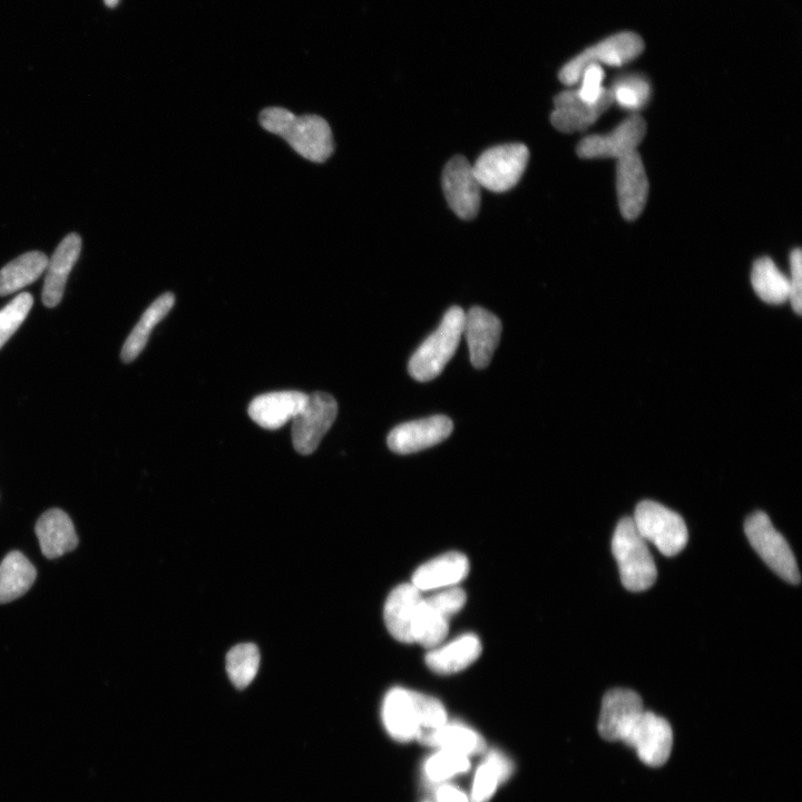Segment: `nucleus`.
Listing matches in <instances>:
<instances>
[{
	"label": "nucleus",
	"mask_w": 802,
	"mask_h": 802,
	"mask_svg": "<svg viewBox=\"0 0 802 802\" xmlns=\"http://www.w3.org/2000/svg\"><path fill=\"white\" fill-rule=\"evenodd\" d=\"M264 129L284 138L302 157L325 162L334 150L332 131L325 119L317 115L296 116L282 107L265 108L260 114Z\"/></svg>",
	"instance_id": "obj_1"
},
{
	"label": "nucleus",
	"mask_w": 802,
	"mask_h": 802,
	"mask_svg": "<svg viewBox=\"0 0 802 802\" xmlns=\"http://www.w3.org/2000/svg\"><path fill=\"white\" fill-rule=\"evenodd\" d=\"M464 311L451 306L439 326L419 345L409 361L410 375L420 382L437 378L454 354L463 331Z\"/></svg>",
	"instance_id": "obj_2"
},
{
	"label": "nucleus",
	"mask_w": 802,
	"mask_h": 802,
	"mask_svg": "<svg viewBox=\"0 0 802 802\" xmlns=\"http://www.w3.org/2000/svg\"><path fill=\"white\" fill-rule=\"evenodd\" d=\"M612 550L618 565L622 584L626 589L643 591L653 586L657 569L647 541L637 531L632 517H624L618 521L612 540Z\"/></svg>",
	"instance_id": "obj_3"
},
{
	"label": "nucleus",
	"mask_w": 802,
	"mask_h": 802,
	"mask_svg": "<svg viewBox=\"0 0 802 802\" xmlns=\"http://www.w3.org/2000/svg\"><path fill=\"white\" fill-rule=\"evenodd\" d=\"M632 519L640 536L665 556L677 555L687 544L688 532L683 518L656 501H640Z\"/></svg>",
	"instance_id": "obj_4"
},
{
	"label": "nucleus",
	"mask_w": 802,
	"mask_h": 802,
	"mask_svg": "<svg viewBox=\"0 0 802 802\" xmlns=\"http://www.w3.org/2000/svg\"><path fill=\"white\" fill-rule=\"evenodd\" d=\"M463 589L452 586L422 599L412 627L413 643L426 648L441 644L449 630V619L466 604Z\"/></svg>",
	"instance_id": "obj_5"
},
{
	"label": "nucleus",
	"mask_w": 802,
	"mask_h": 802,
	"mask_svg": "<svg viewBox=\"0 0 802 802\" xmlns=\"http://www.w3.org/2000/svg\"><path fill=\"white\" fill-rule=\"evenodd\" d=\"M744 531L751 546L775 574L791 584L800 583L793 551L766 514L755 511L750 515L745 520Z\"/></svg>",
	"instance_id": "obj_6"
},
{
	"label": "nucleus",
	"mask_w": 802,
	"mask_h": 802,
	"mask_svg": "<svg viewBox=\"0 0 802 802\" xmlns=\"http://www.w3.org/2000/svg\"><path fill=\"white\" fill-rule=\"evenodd\" d=\"M528 159L529 150L524 144H505L485 150L472 168L481 187L502 193L517 185Z\"/></svg>",
	"instance_id": "obj_7"
},
{
	"label": "nucleus",
	"mask_w": 802,
	"mask_h": 802,
	"mask_svg": "<svg viewBox=\"0 0 802 802\" xmlns=\"http://www.w3.org/2000/svg\"><path fill=\"white\" fill-rule=\"evenodd\" d=\"M644 42L634 32H619L600 42L587 48L573 60H570L559 72V78L565 85H574L579 81L584 69L589 65H606L612 67L623 66L642 53Z\"/></svg>",
	"instance_id": "obj_8"
},
{
	"label": "nucleus",
	"mask_w": 802,
	"mask_h": 802,
	"mask_svg": "<svg viewBox=\"0 0 802 802\" xmlns=\"http://www.w3.org/2000/svg\"><path fill=\"white\" fill-rule=\"evenodd\" d=\"M428 695L394 687L382 704V721L387 732L397 741L418 739L426 728Z\"/></svg>",
	"instance_id": "obj_9"
},
{
	"label": "nucleus",
	"mask_w": 802,
	"mask_h": 802,
	"mask_svg": "<svg viewBox=\"0 0 802 802\" xmlns=\"http://www.w3.org/2000/svg\"><path fill=\"white\" fill-rule=\"evenodd\" d=\"M338 414L335 399L325 392H314L293 418L292 442L294 449L304 456L313 453L324 434L330 430Z\"/></svg>",
	"instance_id": "obj_10"
},
{
	"label": "nucleus",
	"mask_w": 802,
	"mask_h": 802,
	"mask_svg": "<svg viewBox=\"0 0 802 802\" xmlns=\"http://www.w3.org/2000/svg\"><path fill=\"white\" fill-rule=\"evenodd\" d=\"M622 742L633 747L644 764L661 766L671 755L673 731L665 718L651 711H644L629 726Z\"/></svg>",
	"instance_id": "obj_11"
},
{
	"label": "nucleus",
	"mask_w": 802,
	"mask_h": 802,
	"mask_svg": "<svg viewBox=\"0 0 802 802\" xmlns=\"http://www.w3.org/2000/svg\"><path fill=\"white\" fill-rule=\"evenodd\" d=\"M481 188L467 158L454 156L447 163L442 173V189L448 205L457 216L471 219L478 214Z\"/></svg>",
	"instance_id": "obj_12"
},
{
	"label": "nucleus",
	"mask_w": 802,
	"mask_h": 802,
	"mask_svg": "<svg viewBox=\"0 0 802 802\" xmlns=\"http://www.w3.org/2000/svg\"><path fill=\"white\" fill-rule=\"evenodd\" d=\"M645 134V120L638 115H633L606 135H590L583 138L577 145L576 151L581 158L619 159L636 151Z\"/></svg>",
	"instance_id": "obj_13"
},
{
	"label": "nucleus",
	"mask_w": 802,
	"mask_h": 802,
	"mask_svg": "<svg viewBox=\"0 0 802 802\" xmlns=\"http://www.w3.org/2000/svg\"><path fill=\"white\" fill-rule=\"evenodd\" d=\"M614 102L610 88H605L595 102L584 101L576 89L556 96L550 115L552 126L563 133L583 131L593 125Z\"/></svg>",
	"instance_id": "obj_14"
},
{
	"label": "nucleus",
	"mask_w": 802,
	"mask_h": 802,
	"mask_svg": "<svg viewBox=\"0 0 802 802\" xmlns=\"http://www.w3.org/2000/svg\"><path fill=\"white\" fill-rule=\"evenodd\" d=\"M452 430L451 419L437 414L394 427L388 434L387 443L393 452L409 454L442 442Z\"/></svg>",
	"instance_id": "obj_15"
},
{
	"label": "nucleus",
	"mask_w": 802,
	"mask_h": 802,
	"mask_svg": "<svg viewBox=\"0 0 802 802\" xmlns=\"http://www.w3.org/2000/svg\"><path fill=\"white\" fill-rule=\"evenodd\" d=\"M649 184L643 160L637 151L617 159L616 190L622 216L633 221L643 212Z\"/></svg>",
	"instance_id": "obj_16"
},
{
	"label": "nucleus",
	"mask_w": 802,
	"mask_h": 802,
	"mask_svg": "<svg viewBox=\"0 0 802 802\" xmlns=\"http://www.w3.org/2000/svg\"><path fill=\"white\" fill-rule=\"evenodd\" d=\"M501 321L488 310L473 306L464 312L463 331L470 355L476 369L489 365L501 334Z\"/></svg>",
	"instance_id": "obj_17"
},
{
	"label": "nucleus",
	"mask_w": 802,
	"mask_h": 802,
	"mask_svg": "<svg viewBox=\"0 0 802 802\" xmlns=\"http://www.w3.org/2000/svg\"><path fill=\"white\" fill-rule=\"evenodd\" d=\"M640 696L627 688L608 691L602 701L598 733L608 741H620L632 723L644 712Z\"/></svg>",
	"instance_id": "obj_18"
},
{
	"label": "nucleus",
	"mask_w": 802,
	"mask_h": 802,
	"mask_svg": "<svg viewBox=\"0 0 802 802\" xmlns=\"http://www.w3.org/2000/svg\"><path fill=\"white\" fill-rule=\"evenodd\" d=\"M423 597L413 584L393 588L384 604V622L389 633L399 642L413 643L412 627Z\"/></svg>",
	"instance_id": "obj_19"
},
{
	"label": "nucleus",
	"mask_w": 802,
	"mask_h": 802,
	"mask_svg": "<svg viewBox=\"0 0 802 802\" xmlns=\"http://www.w3.org/2000/svg\"><path fill=\"white\" fill-rule=\"evenodd\" d=\"M306 399L307 394L292 390L261 394L250 403L248 415L260 427L275 430L293 419Z\"/></svg>",
	"instance_id": "obj_20"
},
{
	"label": "nucleus",
	"mask_w": 802,
	"mask_h": 802,
	"mask_svg": "<svg viewBox=\"0 0 802 802\" xmlns=\"http://www.w3.org/2000/svg\"><path fill=\"white\" fill-rule=\"evenodd\" d=\"M81 238L76 233L68 234L57 246L48 261L42 288V303L53 307L60 302L69 273L78 260Z\"/></svg>",
	"instance_id": "obj_21"
},
{
	"label": "nucleus",
	"mask_w": 802,
	"mask_h": 802,
	"mask_svg": "<svg viewBox=\"0 0 802 802\" xmlns=\"http://www.w3.org/2000/svg\"><path fill=\"white\" fill-rule=\"evenodd\" d=\"M469 571V561L460 552L451 551L421 565L412 575L419 590L443 589L457 586Z\"/></svg>",
	"instance_id": "obj_22"
},
{
	"label": "nucleus",
	"mask_w": 802,
	"mask_h": 802,
	"mask_svg": "<svg viewBox=\"0 0 802 802\" xmlns=\"http://www.w3.org/2000/svg\"><path fill=\"white\" fill-rule=\"evenodd\" d=\"M36 534L43 556L49 559L58 558L78 545L71 519L58 508L49 509L40 516Z\"/></svg>",
	"instance_id": "obj_23"
},
{
	"label": "nucleus",
	"mask_w": 802,
	"mask_h": 802,
	"mask_svg": "<svg viewBox=\"0 0 802 802\" xmlns=\"http://www.w3.org/2000/svg\"><path fill=\"white\" fill-rule=\"evenodd\" d=\"M480 653V639L475 634H464L431 648L426 655V663L434 673L453 674L471 665Z\"/></svg>",
	"instance_id": "obj_24"
},
{
	"label": "nucleus",
	"mask_w": 802,
	"mask_h": 802,
	"mask_svg": "<svg viewBox=\"0 0 802 802\" xmlns=\"http://www.w3.org/2000/svg\"><path fill=\"white\" fill-rule=\"evenodd\" d=\"M418 740L426 745L458 752L467 756L481 753L486 749V742L478 732L454 722H447L436 730L424 732Z\"/></svg>",
	"instance_id": "obj_25"
},
{
	"label": "nucleus",
	"mask_w": 802,
	"mask_h": 802,
	"mask_svg": "<svg viewBox=\"0 0 802 802\" xmlns=\"http://www.w3.org/2000/svg\"><path fill=\"white\" fill-rule=\"evenodd\" d=\"M37 576L33 565L20 551L9 552L0 565V604L26 594Z\"/></svg>",
	"instance_id": "obj_26"
},
{
	"label": "nucleus",
	"mask_w": 802,
	"mask_h": 802,
	"mask_svg": "<svg viewBox=\"0 0 802 802\" xmlns=\"http://www.w3.org/2000/svg\"><path fill=\"white\" fill-rule=\"evenodd\" d=\"M174 302V295L165 293L146 309L123 345L120 353L123 362L129 363L138 356L146 346L151 330L168 314Z\"/></svg>",
	"instance_id": "obj_27"
},
{
	"label": "nucleus",
	"mask_w": 802,
	"mask_h": 802,
	"mask_svg": "<svg viewBox=\"0 0 802 802\" xmlns=\"http://www.w3.org/2000/svg\"><path fill=\"white\" fill-rule=\"evenodd\" d=\"M512 771L508 756L498 750L490 751L476 771L469 802H488Z\"/></svg>",
	"instance_id": "obj_28"
},
{
	"label": "nucleus",
	"mask_w": 802,
	"mask_h": 802,
	"mask_svg": "<svg viewBox=\"0 0 802 802\" xmlns=\"http://www.w3.org/2000/svg\"><path fill=\"white\" fill-rule=\"evenodd\" d=\"M48 257L32 251L20 255L0 270V296L12 294L35 282L45 272Z\"/></svg>",
	"instance_id": "obj_29"
},
{
	"label": "nucleus",
	"mask_w": 802,
	"mask_h": 802,
	"mask_svg": "<svg viewBox=\"0 0 802 802\" xmlns=\"http://www.w3.org/2000/svg\"><path fill=\"white\" fill-rule=\"evenodd\" d=\"M751 283L756 295L766 303L781 304L789 300V278L770 257H761L754 262Z\"/></svg>",
	"instance_id": "obj_30"
},
{
	"label": "nucleus",
	"mask_w": 802,
	"mask_h": 802,
	"mask_svg": "<svg viewBox=\"0 0 802 802\" xmlns=\"http://www.w3.org/2000/svg\"><path fill=\"white\" fill-rule=\"evenodd\" d=\"M260 651L252 643H243L231 648L226 655V673L237 688L248 686L260 667Z\"/></svg>",
	"instance_id": "obj_31"
},
{
	"label": "nucleus",
	"mask_w": 802,
	"mask_h": 802,
	"mask_svg": "<svg viewBox=\"0 0 802 802\" xmlns=\"http://www.w3.org/2000/svg\"><path fill=\"white\" fill-rule=\"evenodd\" d=\"M469 756L439 749L423 764V774L431 783H441L470 769Z\"/></svg>",
	"instance_id": "obj_32"
},
{
	"label": "nucleus",
	"mask_w": 802,
	"mask_h": 802,
	"mask_svg": "<svg viewBox=\"0 0 802 802\" xmlns=\"http://www.w3.org/2000/svg\"><path fill=\"white\" fill-rule=\"evenodd\" d=\"M610 90L614 102L630 110L643 108L651 97L648 81L637 75L624 76L617 79Z\"/></svg>",
	"instance_id": "obj_33"
},
{
	"label": "nucleus",
	"mask_w": 802,
	"mask_h": 802,
	"mask_svg": "<svg viewBox=\"0 0 802 802\" xmlns=\"http://www.w3.org/2000/svg\"><path fill=\"white\" fill-rule=\"evenodd\" d=\"M32 303L30 293H21L0 310V349L25 321Z\"/></svg>",
	"instance_id": "obj_34"
},
{
	"label": "nucleus",
	"mask_w": 802,
	"mask_h": 802,
	"mask_svg": "<svg viewBox=\"0 0 802 802\" xmlns=\"http://www.w3.org/2000/svg\"><path fill=\"white\" fill-rule=\"evenodd\" d=\"M604 69L599 65L587 66L579 80L580 87L577 90L578 96L587 102H595L603 94Z\"/></svg>",
	"instance_id": "obj_35"
},
{
	"label": "nucleus",
	"mask_w": 802,
	"mask_h": 802,
	"mask_svg": "<svg viewBox=\"0 0 802 802\" xmlns=\"http://www.w3.org/2000/svg\"><path fill=\"white\" fill-rule=\"evenodd\" d=\"M789 301L796 314L802 311V253L795 248L790 254Z\"/></svg>",
	"instance_id": "obj_36"
},
{
	"label": "nucleus",
	"mask_w": 802,
	"mask_h": 802,
	"mask_svg": "<svg viewBox=\"0 0 802 802\" xmlns=\"http://www.w3.org/2000/svg\"><path fill=\"white\" fill-rule=\"evenodd\" d=\"M437 802H469L467 795L459 788L451 784H442L436 791Z\"/></svg>",
	"instance_id": "obj_37"
},
{
	"label": "nucleus",
	"mask_w": 802,
	"mask_h": 802,
	"mask_svg": "<svg viewBox=\"0 0 802 802\" xmlns=\"http://www.w3.org/2000/svg\"><path fill=\"white\" fill-rule=\"evenodd\" d=\"M104 2L106 6L114 8L118 4L119 0H104Z\"/></svg>",
	"instance_id": "obj_38"
}]
</instances>
